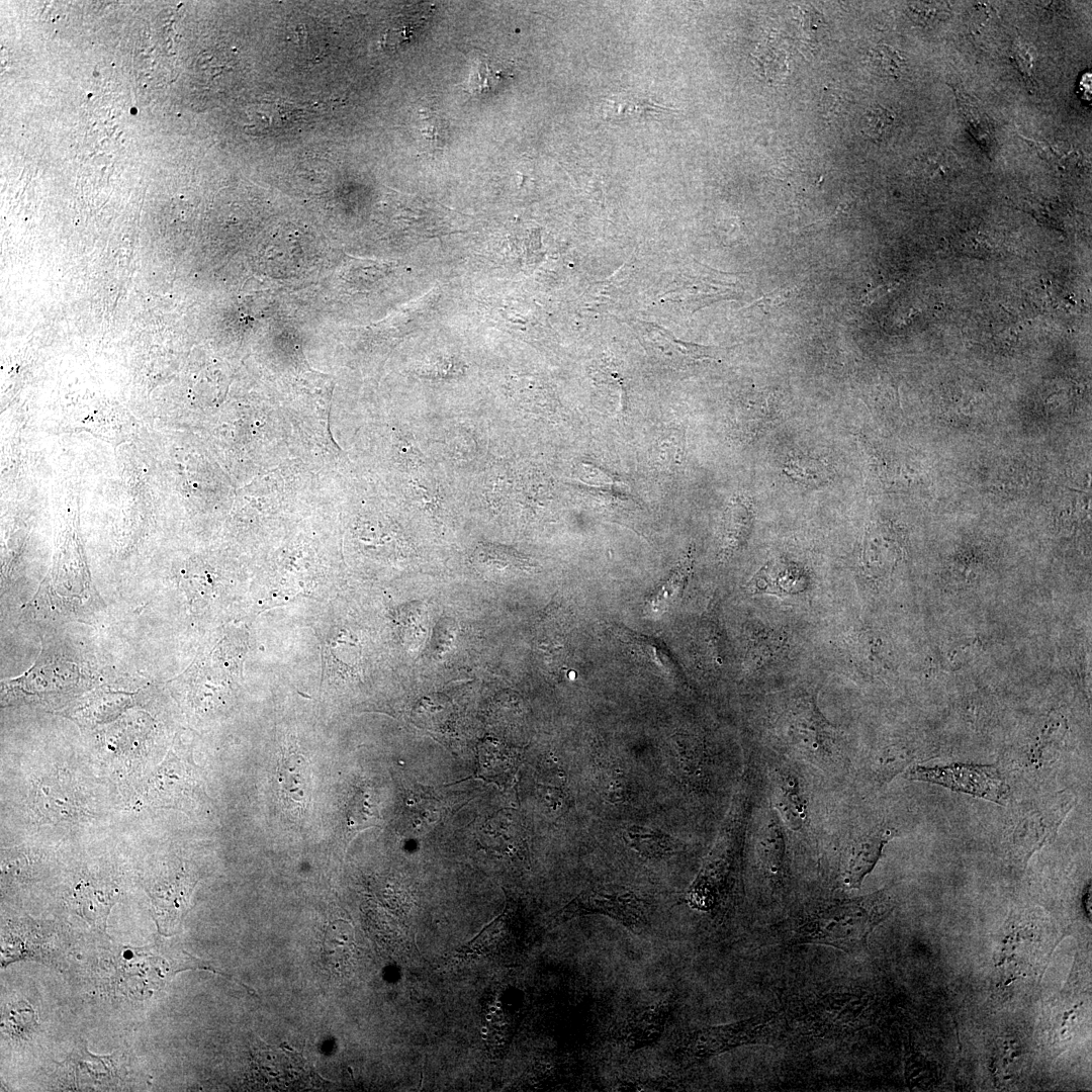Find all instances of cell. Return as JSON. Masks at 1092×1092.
<instances>
[{"mask_svg": "<svg viewBox=\"0 0 1092 1092\" xmlns=\"http://www.w3.org/2000/svg\"><path fill=\"white\" fill-rule=\"evenodd\" d=\"M893 909L894 900L886 890L834 901L816 909L799 924L795 941L856 952L866 947L871 932Z\"/></svg>", "mask_w": 1092, "mask_h": 1092, "instance_id": "cell-1", "label": "cell"}, {"mask_svg": "<svg viewBox=\"0 0 1092 1092\" xmlns=\"http://www.w3.org/2000/svg\"><path fill=\"white\" fill-rule=\"evenodd\" d=\"M610 916L632 931L647 926L650 908L633 890L613 884H600L583 890L552 919L553 924L588 914Z\"/></svg>", "mask_w": 1092, "mask_h": 1092, "instance_id": "cell-2", "label": "cell"}, {"mask_svg": "<svg viewBox=\"0 0 1092 1092\" xmlns=\"http://www.w3.org/2000/svg\"><path fill=\"white\" fill-rule=\"evenodd\" d=\"M908 780L940 785L951 791L969 794L997 804H1005L1009 786L993 765L951 763L947 765H915L906 771Z\"/></svg>", "mask_w": 1092, "mask_h": 1092, "instance_id": "cell-3", "label": "cell"}, {"mask_svg": "<svg viewBox=\"0 0 1092 1092\" xmlns=\"http://www.w3.org/2000/svg\"><path fill=\"white\" fill-rule=\"evenodd\" d=\"M763 1019L753 1017L729 1024L704 1027L686 1034L675 1050L682 1062L705 1060L759 1038Z\"/></svg>", "mask_w": 1092, "mask_h": 1092, "instance_id": "cell-4", "label": "cell"}, {"mask_svg": "<svg viewBox=\"0 0 1092 1092\" xmlns=\"http://www.w3.org/2000/svg\"><path fill=\"white\" fill-rule=\"evenodd\" d=\"M194 885L183 868L166 872L149 882L146 889L160 929L164 927L166 931L183 915Z\"/></svg>", "mask_w": 1092, "mask_h": 1092, "instance_id": "cell-5", "label": "cell"}, {"mask_svg": "<svg viewBox=\"0 0 1092 1092\" xmlns=\"http://www.w3.org/2000/svg\"><path fill=\"white\" fill-rule=\"evenodd\" d=\"M673 994L633 1011L624 1020L615 1034L616 1042L625 1050L633 1052L657 1041L668 1022L673 1010Z\"/></svg>", "mask_w": 1092, "mask_h": 1092, "instance_id": "cell-6", "label": "cell"}, {"mask_svg": "<svg viewBox=\"0 0 1092 1092\" xmlns=\"http://www.w3.org/2000/svg\"><path fill=\"white\" fill-rule=\"evenodd\" d=\"M194 787L191 765L170 753L150 783V795L158 803L177 807L184 799L189 798Z\"/></svg>", "mask_w": 1092, "mask_h": 1092, "instance_id": "cell-7", "label": "cell"}, {"mask_svg": "<svg viewBox=\"0 0 1092 1092\" xmlns=\"http://www.w3.org/2000/svg\"><path fill=\"white\" fill-rule=\"evenodd\" d=\"M277 779L281 801L288 809L302 811L310 790L306 759L297 750L287 748L279 761Z\"/></svg>", "mask_w": 1092, "mask_h": 1092, "instance_id": "cell-8", "label": "cell"}, {"mask_svg": "<svg viewBox=\"0 0 1092 1092\" xmlns=\"http://www.w3.org/2000/svg\"><path fill=\"white\" fill-rule=\"evenodd\" d=\"M483 849L500 857L525 858L519 824L510 812H499L484 825L478 838Z\"/></svg>", "mask_w": 1092, "mask_h": 1092, "instance_id": "cell-9", "label": "cell"}, {"mask_svg": "<svg viewBox=\"0 0 1092 1092\" xmlns=\"http://www.w3.org/2000/svg\"><path fill=\"white\" fill-rule=\"evenodd\" d=\"M789 649L788 638L779 630L763 625L752 626L748 632L744 667L756 671L786 655Z\"/></svg>", "mask_w": 1092, "mask_h": 1092, "instance_id": "cell-10", "label": "cell"}, {"mask_svg": "<svg viewBox=\"0 0 1092 1092\" xmlns=\"http://www.w3.org/2000/svg\"><path fill=\"white\" fill-rule=\"evenodd\" d=\"M119 896L118 890L106 883L81 882L75 890L80 913L94 927L104 931L110 909Z\"/></svg>", "mask_w": 1092, "mask_h": 1092, "instance_id": "cell-11", "label": "cell"}, {"mask_svg": "<svg viewBox=\"0 0 1092 1092\" xmlns=\"http://www.w3.org/2000/svg\"><path fill=\"white\" fill-rule=\"evenodd\" d=\"M891 837L887 831H877L861 837L852 845L844 872V882L849 888L860 887Z\"/></svg>", "mask_w": 1092, "mask_h": 1092, "instance_id": "cell-12", "label": "cell"}, {"mask_svg": "<svg viewBox=\"0 0 1092 1092\" xmlns=\"http://www.w3.org/2000/svg\"><path fill=\"white\" fill-rule=\"evenodd\" d=\"M752 593L794 595L804 587V579L793 567L783 564L765 565L748 584Z\"/></svg>", "mask_w": 1092, "mask_h": 1092, "instance_id": "cell-13", "label": "cell"}, {"mask_svg": "<svg viewBox=\"0 0 1092 1092\" xmlns=\"http://www.w3.org/2000/svg\"><path fill=\"white\" fill-rule=\"evenodd\" d=\"M693 557L691 551L680 561L672 574L648 598L645 613L657 617L666 612L679 600L692 572Z\"/></svg>", "mask_w": 1092, "mask_h": 1092, "instance_id": "cell-14", "label": "cell"}, {"mask_svg": "<svg viewBox=\"0 0 1092 1092\" xmlns=\"http://www.w3.org/2000/svg\"><path fill=\"white\" fill-rule=\"evenodd\" d=\"M511 933L509 919H506L505 913H503L483 928L477 936L462 946L459 956L468 958L498 952L500 948L508 944Z\"/></svg>", "mask_w": 1092, "mask_h": 1092, "instance_id": "cell-15", "label": "cell"}, {"mask_svg": "<svg viewBox=\"0 0 1092 1092\" xmlns=\"http://www.w3.org/2000/svg\"><path fill=\"white\" fill-rule=\"evenodd\" d=\"M38 1017L34 1008L24 1000L9 1003L2 1012V1031L16 1039H28L36 1030Z\"/></svg>", "mask_w": 1092, "mask_h": 1092, "instance_id": "cell-16", "label": "cell"}, {"mask_svg": "<svg viewBox=\"0 0 1092 1092\" xmlns=\"http://www.w3.org/2000/svg\"><path fill=\"white\" fill-rule=\"evenodd\" d=\"M539 623L537 638L541 651L552 653L564 649L567 631L565 619L558 612L553 616L549 611Z\"/></svg>", "mask_w": 1092, "mask_h": 1092, "instance_id": "cell-17", "label": "cell"}, {"mask_svg": "<svg viewBox=\"0 0 1092 1092\" xmlns=\"http://www.w3.org/2000/svg\"><path fill=\"white\" fill-rule=\"evenodd\" d=\"M785 472L794 480L804 484H819L826 480V466L812 458L794 457L785 466Z\"/></svg>", "mask_w": 1092, "mask_h": 1092, "instance_id": "cell-18", "label": "cell"}, {"mask_svg": "<svg viewBox=\"0 0 1092 1092\" xmlns=\"http://www.w3.org/2000/svg\"><path fill=\"white\" fill-rule=\"evenodd\" d=\"M895 114L888 108L875 104L868 108L861 118V131L873 140H883L893 128Z\"/></svg>", "mask_w": 1092, "mask_h": 1092, "instance_id": "cell-19", "label": "cell"}, {"mask_svg": "<svg viewBox=\"0 0 1092 1092\" xmlns=\"http://www.w3.org/2000/svg\"><path fill=\"white\" fill-rule=\"evenodd\" d=\"M870 63L876 73L889 78H898L903 72L905 60L892 47L882 44L870 52Z\"/></svg>", "mask_w": 1092, "mask_h": 1092, "instance_id": "cell-20", "label": "cell"}, {"mask_svg": "<svg viewBox=\"0 0 1092 1092\" xmlns=\"http://www.w3.org/2000/svg\"><path fill=\"white\" fill-rule=\"evenodd\" d=\"M716 623L714 620L706 619L698 630L701 646L704 647L702 653L706 654L709 663L714 667L722 665L724 651L721 633Z\"/></svg>", "mask_w": 1092, "mask_h": 1092, "instance_id": "cell-21", "label": "cell"}, {"mask_svg": "<svg viewBox=\"0 0 1092 1092\" xmlns=\"http://www.w3.org/2000/svg\"><path fill=\"white\" fill-rule=\"evenodd\" d=\"M627 836L630 840H639L640 844L635 849L639 850L646 856L664 855L672 850L670 845V838L663 834H656L654 831L642 829V828H630L627 832Z\"/></svg>", "mask_w": 1092, "mask_h": 1092, "instance_id": "cell-22", "label": "cell"}, {"mask_svg": "<svg viewBox=\"0 0 1092 1092\" xmlns=\"http://www.w3.org/2000/svg\"><path fill=\"white\" fill-rule=\"evenodd\" d=\"M426 21L427 17L420 12L403 16L388 28L384 35V43L392 48L400 46L402 42L410 39Z\"/></svg>", "mask_w": 1092, "mask_h": 1092, "instance_id": "cell-23", "label": "cell"}, {"mask_svg": "<svg viewBox=\"0 0 1092 1092\" xmlns=\"http://www.w3.org/2000/svg\"><path fill=\"white\" fill-rule=\"evenodd\" d=\"M735 518L729 519L726 529L728 547L736 548L746 539L751 527L752 516L746 507L735 508Z\"/></svg>", "mask_w": 1092, "mask_h": 1092, "instance_id": "cell-24", "label": "cell"}, {"mask_svg": "<svg viewBox=\"0 0 1092 1092\" xmlns=\"http://www.w3.org/2000/svg\"><path fill=\"white\" fill-rule=\"evenodd\" d=\"M795 288L796 287L784 288V289H775V290L762 295L760 298L755 300L752 304L753 305H760V307H763V308L779 307V306L783 305L784 303H786L788 300H790V298L795 293V290H796Z\"/></svg>", "mask_w": 1092, "mask_h": 1092, "instance_id": "cell-25", "label": "cell"}, {"mask_svg": "<svg viewBox=\"0 0 1092 1092\" xmlns=\"http://www.w3.org/2000/svg\"><path fill=\"white\" fill-rule=\"evenodd\" d=\"M909 10L917 22L924 24L933 21L937 14L935 6L926 2L915 3L909 7Z\"/></svg>", "mask_w": 1092, "mask_h": 1092, "instance_id": "cell-26", "label": "cell"}, {"mask_svg": "<svg viewBox=\"0 0 1092 1092\" xmlns=\"http://www.w3.org/2000/svg\"><path fill=\"white\" fill-rule=\"evenodd\" d=\"M1088 890H1089L1088 893H1086V895H1085V909H1086L1087 912L1089 911V914H1090V908H1091V906H1090V900H1091L1090 899L1091 898L1090 887L1088 888Z\"/></svg>", "mask_w": 1092, "mask_h": 1092, "instance_id": "cell-27", "label": "cell"}]
</instances>
